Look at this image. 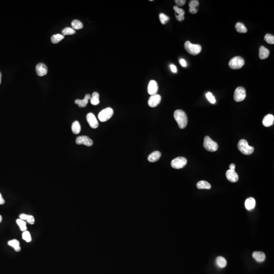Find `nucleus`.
Masks as SVG:
<instances>
[{
  "mask_svg": "<svg viewBox=\"0 0 274 274\" xmlns=\"http://www.w3.org/2000/svg\"><path fill=\"white\" fill-rule=\"evenodd\" d=\"M174 117L181 129H183L187 126L188 118L185 112L182 110H176L174 113Z\"/></svg>",
  "mask_w": 274,
  "mask_h": 274,
  "instance_id": "nucleus-1",
  "label": "nucleus"
},
{
  "mask_svg": "<svg viewBox=\"0 0 274 274\" xmlns=\"http://www.w3.org/2000/svg\"><path fill=\"white\" fill-rule=\"evenodd\" d=\"M238 149L240 151L243 155H250L253 152L254 148L252 146H250L247 141L244 139H242L239 141L237 144Z\"/></svg>",
  "mask_w": 274,
  "mask_h": 274,
  "instance_id": "nucleus-2",
  "label": "nucleus"
},
{
  "mask_svg": "<svg viewBox=\"0 0 274 274\" xmlns=\"http://www.w3.org/2000/svg\"><path fill=\"white\" fill-rule=\"evenodd\" d=\"M184 48L187 53L193 56L198 55L202 51V46L200 45L193 44L190 41L185 42Z\"/></svg>",
  "mask_w": 274,
  "mask_h": 274,
  "instance_id": "nucleus-3",
  "label": "nucleus"
},
{
  "mask_svg": "<svg viewBox=\"0 0 274 274\" xmlns=\"http://www.w3.org/2000/svg\"><path fill=\"white\" fill-rule=\"evenodd\" d=\"M204 147L206 150L210 152H215L218 148L216 142L212 140L209 136H206L204 138Z\"/></svg>",
  "mask_w": 274,
  "mask_h": 274,
  "instance_id": "nucleus-4",
  "label": "nucleus"
},
{
  "mask_svg": "<svg viewBox=\"0 0 274 274\" xmlns=\"http://www.w3.org/2000/svg\"><path fill=\"white\" fill-rule=\"evenodd\" d=\"M114 114L113 109L108 107L102 110L99 113L98 118L101 122H105L110 119Z\"/></svg>",
  "mask_w": 274,
  "mask_h": 274,
  "instance_id": "nucleus-5",
  "label": "nucleus"
},
{
  "mask_svg": "<svg viewBox=\"0 0 274 274\" xmlns=\"http://www.w3.org/2000/svg\"><path fill=\"white\" fill-rule=\"evenodd\" d=\"M245 61L241 56H235L231 59L229 62V67L232 69H239L244 65Z\"/></svg>",
  "mask_w": 274,
  "mask_h": 274,
  "instance_id": "nucleus-6",
  "label": "nucleus"
},
{
  "mask_svg": "<svg viewBox=\"0 0 274 274\" xmlns=\"http://www.w3.org/2000/svg\"><path fill=\"white\" fill-rule=\"evenodd\" d=\"M187 163V159L184 157H177L175 159H173L171 161V166L173 168L176 169H180L184 167Z\"/></svg>",
  "mask_w": 274,
  "mask_h": 274,
  "instance_id": "nucleus-7",
  "label": "nucleus"
},
{
  "mask_svg": "<svg viewBox=\"0 0 274 274\" xmlns=\"http://www.w3.org/2000/svg\"><path fill=\"white\" fill-rule=\"evenodd\" d=\"M246 97V93L245 88L243 87L240 86L236 88L234 91V98L236 102H242L244 100Z\"/></svg>",
  "mask_w": 274,
  "mask_h": 274,
  "instance_id": "nucleus-8",
  "label": "nucleus"
},
{
  "mask_svg": "<svg viewBox=\"0 0 274 274\" xmlns=\"http://www.w3.org/2000/svg\"><path fill=\"white\" fill-rule=\"evenodd\" d=\"M76 143L78 145H85L86 146H91L93 145V141L86 135H81L77 138Z\"/></svg>",
  "mask_w": 274,
  "mask_h": 274,
  "instance_id": "nucleus-9",
  "label": "nucleus"
},
{
  "mask_svg": "<svg viewBox=\"0 0 274 274\" xmlns=\"http://www.w3.org/2000/svg\"><path fill=\"white\" fill-rule=\"evenodd\" d=\"M161 96L159 94H155L152 95L148 100V105L152 108H155L158 105V104L161 101Z\"/></svg>",
  "mask_w": 274,
  "mask_h": 274,
  "instance_id": "nucleus-10",
  "label": "nucleus"
},
{
  "mask_svg": "<svg viewBox=\"0 0 274 274\" xmlns=\"http://www.w3.org/2000/svg\"><path fill=\"white\" fill-rule=\"evenodd\" d=\"M86 120L91 128L97 129L99 126V123L96 118L95 115L92 113H88L86 116Z\"/></svg>",
  "mask_w": 274,
  "mask_h": 274,
  "instance_id": "nucleus-11",
  "label": "nucleus"
},
{
  "mask_svg": "<svg viewBox=\"0 0 274 274\" xmlns=\"http://www.w3.org/2000/svg\"><path fill=\"white\" fill-rule=\"evenodd\" d=\"M36 70L39 76H43L48 73V68L46 65L43 63H39L36 65Z\"/></svg>",
  "mask_w": 274,
  "mask_h": 274,
  "instance_id": "nucleus-12",
  "label": "nucleus"
},
{
  "mask_svg": "<svg viewBox=\"0 0 274 274\" xmlns=\"http://www.w3.org/2000/svg\"><path fill=\"white\" fill-rule=\"evenodd\" d=\"M226 178L231 182H236L239 179V176L237 173L234 170H228L226 172Z\"/></svg>",
  "mask_w": 274,
  "mask_h": 274,
  "instance_id": "nucleus-13",
  "label": "nucleus"
},
{
  "mask_svg": "<svg viewBox=\"0 0 274 274\" xmlns=\"http://www.w3.org/2000/svg\"><path fill=\"white\" fill-rule=\"evenodd\" d=\"M158 83L155 80H151L148 86V93L150 95L156 94L158 91Z\"/></svg>",
  "mask_w": 274,
  "mask_h": 274,
  "instance_id": "nucleus-14",
  "label": "nucleus"
},
{
  "mask_svg": "<svg viewBox=\"0 0 274 274\" xmlns=\"http://www.w3.org/2000/svg\"><path fill=\"white\" fill-rule=\"evenodd\" d=\"M174 9L175 11V16L176 19L179 21H182L184 19L185 11L181 8H179L177 6L174 7Z\"/></svg>",
  "mask_w": 274,
  "mask_h": 274,
  "instance_id": "nucleus-15",
  "label": "nucleus"
},
{
  "mask_svg": "<svg viewBox=\"0 0 274 274\" xmlns=\"http://www.w3.org/2000/svg\"><path fill=\"white\" fill-rule=\"evenodd\" d=\"M91 96L89 94H87L85 96L84 99L83 100H76L75 101V103L77 105H78L79 107L80 108H83L85 107L86 105H88V100L91 99Z\"/></svg>",
  "mask_w": 274,
  "mask_h": 274,
  "instance_id": "nucleus-16",
  "label": "nucleus"
},
{
  "mask_svg": "<svg viewBox=\"0 0 274 274\" xmlns=\"http://www.w3.org/2000/svg\"><path fill=\"white\" fill-rule=\"evenodd\" d=\"M199 5V2L198 0H192L190 1L189 3V6H190V13L192 14H196L198 12V8Z\"/></svg>",
  "mask_w": 274,
  "mask_h": 274,
  "instance_id": "nucleus-17",
  "label": "nucleus"
},
{
  "mask_svg": "<svg viewBox=\"0 0 274 274\" xmlns=\"http://www.w3.org/2000/svg\"><path fill=\"white\" fill-rule=\"evenodd\" d=\"M274 122V116L272 114H268L263 118V124L266 127H269L273 124Z\"/></svg>",
  "mask_w": 274,
  "mask_h": 274,
  "instance_id": "nucleus-18",
  "label": "nucleus"
},
{
  "mask_svg": "<svg viewBox=\"0 0 274 274\" xmlns=\"http://www.w3.org/2000/svg\"><path fill=\"white\" fill-rule=\"evenodd\" d=\"M269 51L268 49L263 46L260 47L259 51V58L260 59H265L269 57Z\"/></svg>",
  "mask_w": 274,
  "mask_h": 274,
  "instance_id": "nucleus-19",
  "label": "nucleus"
},
{
  "mask_svg": "<svg viewBox=\"0 0 274 274\" xmlns=\"http://www.w3.org/2000/svg\"><path fill=\"white\" fill-rule=\"evenodd\" d=\"M252 256L255 259L256 261L258 263H261L265 261L266 259V255L263 252L261 251H255L253 253Z\"/></svg>",
  "mask_w": 274,
  "mask_h": 274,
  "instance_id": "nucleus-20",
  "label": "nucleus"
},
{
  "mask_svg": "<svg viewBox=\"0 0 274 274\" xmlns=\"http://www.w3.org/2000/svg\"><path fill=\"white\" fill-rule=\"evenodd\" d=\"M161 155V153L158 151L153 152L148 156V161L151 163L156 162L159 160Z\"/></svg>",
  "mask_w": 274,
  "mask_h": 274,
  "instance_id": "nucleus-21",
  "label": "nucleus"
},
{
  "mask_svg": "<svg viewBox=\"0 0 274 274\" xmlns=\"http://www.w3.org/2000/svg\"><path fill=\"white\" fill-rule=\"evenodd\" d=\"M256 202L254 198H249L246 200L245 206L248 210H251L255 207Z\"/></svg>",
  "mask_w": 274,
  "mask_h": 274,
  "instance_id": "nucleus-22",
  "label": "nucleus"
},
{
  "mask_svg": "<svg viewBox=\"0 0 274 274\" xmlns=\"http://www.w3.org/2000/svg\"><path fill=\"white\" fill-rule=\"evenodd\" d=\"M19 218L23 220H27V223L30 225H33L35 223V218L32 215H26L25 214H21L19 216Z\"/></svg>",
  "mask_w": 274,
  "mask_h": 274,
  "instance_id": "nucleus-23",
  "label": "nucleus"
},
{
  "mask_svg": "<svg viewBox=\"0 0 274 274\" xmlns=\"http://www.w3.org/2000/svg\"><path fill=\"white\" fill-rule=\"evenodd\" d=\"M8 245L10 246L11 247H13L16 252H19V251H21V246H20L19 242L16 239H14V240H11V241H8Z\"/></svg>",
  "mask_w": 274,
  "mask_h": 274,
  "instance_id": "nucleus-24",
  "label": "nucleus"
},
{
  "mask_svg": "<svg viewBox=\"0 0 274 274\" xmlns=\"http://www.w3.org/2000/svg\"><path fill=\"white\" fill-rule=\"evenodd\" d=\"M196 186L197 188L200 190L202 189H207V190H210L211 188V185L210 184L208 183V182L206 181H200L198 182V183L196 184Z\"/></svg>",
  "mask_w": 274,
  "mask_h": 274,
  "instance_id": "nucleus-25",
  "label": "nucleus"
},
{
  "mask_svg": "<svg viewBox=\"0 0 274 274\" xmlns=\"http://www.w3.org/2000/svg\"><path fill=\"white\" fill-rule=\"evenodd\" d=\"M235 29L240 33H246L247 32V28L242 22H237L235 25Z\"/></svg>",
  "mask_w": 274,
  "mask_h": 274,
  "instance_id": "nucleus-26",
  "label": "nucleus"
},
{
  "mask_svg": "<svg viewBox=\"0 0 274 274\" xmlns=\"http://www.w3.org/2000/svg\"><path fill=\"white\" fill-rule=\"evenodd\" d=\"M91 104L93 105H97L100 103V100H99V93L97 92H94L92 94V97H91Z\"/></svg>",
  "mask_w": 274,
  "mask_h": 274,
  "instance_id": "nucleus-27",
  "label": "nucleus"
},
{
  "mask_svg": "<svg viewBox=\"0 0 274 274\" xmlns=\"http://www.w3.org/2000/svg\"><path fill=\"white\" fill-rule=\"evenodd\" d=\"M72 131L74 134H79L81 131V126L78 121H75L72 125Z\"/></svg>",
  "mask_w": 274,
  "mask_h": 274,
  "instance_id": "nucleus-28",
  "label": "nucleus"
},
{
  "mask_svg": "<svg viewBox=\"0 0 274 274\" xmlns=\"http://www.w3.org/2000/svg\"><path fill=\"white\" fill-rule=\"evenodd\" d=\"M71 26L72 27V29L75 30H80L82 29L83 27V25L80 21L75 19L71 23Z\"/></svg>",
  "mask_w": 274,
  "mask_h": 274,
  "instance_id": "nucleus-29",
  "label": "nucleus"
},
{
  "mask_svg": "<svg viewBox=\"0 0 274 274\" xmlns=\"http://www.w3.org/2000/svg\"><path fill=\"white\" fill-rule=\"evenodd\" d=\"M217 265L219 267L223 268L225 267L227 265V262L225 259L222 256L218 257L216 259Z\"/></svg>",
  "mask_w": 274,
  "mask_h": 274,
  "instance_id": "nucleus-30",
  "label": "nucleus"
},
{
  "mask_svg": "<svg viewBox=\"0 0 274 274\" xmlns=\"http://www.w3.org/2000/svg\"><path fill=\"white\" fill-rule=\"evenodd\" d=\"M64 39V36L61 34H56L53 35L51 37V42L54 44H56L59 43V42L61 41L62 40H63Z\"/></svg>",
  "mask_w": 274,
  "mask_h": 274,
  "instance_id": "nucleus-31",
  "label": "nucleus"
},
{
  "mask_svg": "<svg viewBox=\"0 0 274 274\" xmlns=\"http://www.w3.org/2000/svg\"><path fill=\"white\" fill-rule=\"evenodd\" d=\"M16 223L18 224V225L19 226L20 229L21 231H24L27 230V223L26 222L24 221V220H22L21 219H18L16 220Z\"/></svg>",
  "mask_w": 274,
  "mask_h": 274,
  "instance_id": "nucleus-32",
  "label": "nucleus"
},
{
  "mask_svg": "<svg viewBox=\"0 0 274 274\" xmlns=\"http://www.w3.org/2000/svg\"><path fill=\"white\" fill-rule=\"evenodd\" d=\"M22 239L26 241L27 242H30L32 241V237L29 231H24L22 234Z\"/></svg>",
  "mask_w": 274,
  "mask_h": 274,
  "instance_id": "nucleus-33",
  "label": "nucleus"
},
{
  "mask_svg": "<svg viewBox=\"0 0 274 274\" xmlns=\"http://www.w3.org/2000/svg\"><path fill=\"white\" fill-rule=\"evenodd\" d=\"M75 33H76V31L74 29L70 28V27H66L65 29H64L62 31L63 35H71L74 34Z\"/></svg>",
  "mask_w": 274,
  "mask_h": 274,
  "instance_id": "nucleus-34",
  "label": "nucleus"
},
{
  "mask_svg": "<svg viewBox=\"0 0 274 274\" xmlns=\"http://www.w3.org/2000/svg\"><path fill=\"white\" fill-rule=\"evenodd\" d=\"M159 20L161 21V24H165L167 23V21L170 20L169 16L166 15L164 13H161L159 15Z\"/></svg>",
  "mask_w": 274,
  "mask_h": 274,
  "instance_id": "nucleus-35",
  "label": "nucleus"
},
{
  "mask_svg": "<svg viewBox=\"0 0 274 274\" xmlns=\"http://www.w3.org/2000/svg\"><path fill=\"white\" fill-rule=\"evenodd\" d=\"M264 39L269 44H274V36L272 35L267 33L265 36Z\"/></svg>",
  "mask_w": 274,
  "mask_h": 274,
  "instance_id": "nucleus-36",
  "label": "nucleus"
},
{
  "mask_svg": "<svg viewBox=\"0 0 274 274\" xmlns=\"http://www.w3.org/2000/svg\"><path fill=\"white\" fill-rule=\"evenodd\" d=\"M206 97L207 98L209 102H210L211 103H212L213 104H215V103H216V100H215V97H214L212 93H210V92H208V93L206 94Z\"/></svg>",
  "mask_w": 274,
  "mask_h": 274,
  "instance_id": "nucleus-37",
  "label": "nucleus"
},
{
  "mask_svg": "<svg viewBox=\"0 0 274 274\" xmlns=\"http://www.w3.org/2000/svg\"><path fill=\"white\" fill-rule=\"evenodd\" d=\"M176 4L179 6H182L185 5L186 3L185 0H175V1Z\"/></svg>",
  "mask_w": 274,
  "mask_h": 274,
  "instance_id": "nucleus-38",
  "label": "nucleus"
},
{
  "mask_svg": "<svg viewBox=\"0 0 274 274\" xmlns=\"http://www.w3.org/2000/svg\"><path fill=\"white\" fill-rule=\"evenodd\" d=\"M179 62H180V64L183 67H186L187 66V63L184 60V59H180V61H179Z\"/></svg>",
  "mask_w": 274,
  "mask_h": 274,
  "instance_id": "nucleus-39",
  "label": "nucleus"
},
{
  "mask_svg": "<svg viewBox=\"0 0 274 274\" xmlns=\"http://www.w3.org/2000/svg\"><path fill=\"white\" fill-rule=\"evenodd\" d=\"M170 69H171V71H172L173 73H177V68L176 67L175 65H170Z\"/></svg>",
  "mask_w": 274,
  "mask_h": 274,
  "instance_id": "nucleus-40",
  "label": "nucleus"
},
{
  "mask_svg": "<svg viewBox=\"0 0 274 274\" xmlns=\"http://www.w3.org/2000/svg\"><path fill=\"white\" fill-rule=\"evenodd\" d=\"M5 203V200L4 199L1 193H0V205H3Z\"/></svg>",
  "mask_w": 274,
  "mask_h": 274,
  "instance_id": "nucleus-41",
  "label": "nucleus"
},
{
  "mask_svg": "<svg viewBox=\"0 0 274 274\" xmlns=\"http://www.w3.org/2000/svg\"><path fill=\"white\" fill-rule=\"evenodd\" d=\"M235 164H230V170H234V169H235Z\"/></svg>",
  "mask_w": 274,
  "mask_h": 274,
  "instance_id": "nucleus-42",
  "label": "nucleus"
},
{
  "mask_svg": "<svg viewBox=\"0 0 274 274\" xmlns=\"http://www.w3.org/2000/svg\"><path fill=\"white\" fill-rule=\"evenodd\" d=\"M1 82H2V73L0 72V84H1Z\"/></svg>",
  "mask_w": 274,
  "mask_h": 274,
  "instance_id": "nucleus-43",
  "label": "nucleus"
},
{
  "mask_svg": "<svg viewBox=\"0 0 274 274\" xmlns=\"http://www.w3.org/2000/svg\"><path fill=\"white\" fill-rule=\"evenodd\" d=\"M2 221V217L1 215H0V222Z\"/></svg>",
  "mask_w": 274,
  "mask_h": 274,
  "instance_id": "nucleus-44",
  "label": "nucleus"
}]
</instances>
